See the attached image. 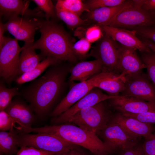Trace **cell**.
Listing matches in <instances>:
<instances>
[{
	"label": "cell",
	"mask_w": 155,
	"mask_h": 155,
	"mask_svg": "<svg viewBox=\"0 0 155 155\" xmlns=\"http://www.w3.org/2000/svg\"><path fill=\"white\" fill-rule=\"evenodd\" d=\"M67 72L63 66L52 65L23 92L24 97L37 115L43 117L48 113L63 92Z\"/></svg>",
	"instance_id": "cell-1"
},
{
	"label": "cell",
	"mask_w": 155,
	"mask_h": 155,
	"mask_svg": "<svg viewBox=\"0 0 155 155\" xmlns=\"http://www.w3.org/2000/svg\"><path fill=\"white\" fill-rule=\"evenodd\" d=\"M40 38L31 45L40 50L43 56L51 57L59 61H77L71 40L64 29L54 22L41 20L39 28Z\"/></svg>",
	"instance_id": "cell-2"
},
{
	"label": "cell",
	"mask_w": 155,
	"mask_h": 155,
	"mask_svg": "<svg viewBox=\"0 0 155 155\" xmlns=\"http://www.w3.org/2000/svg\"><path fill=\"white\" fill-rule=\"evenodd\" d=\"M27 132H43L55 135L64 140L81 146L94 155H107L111 152L106 144L96 134L69 123L28 128Z\"/></svg>",
	"instance_id": "cell-3"
},
{
	"label": "cell",
	"mask_w": 155,
	"mask_h": 155,
	"mask_svg": "<svg viewBox=\"0 0 155 155\" xmlns=\"http://www.w3.org/2000/svg\"><path fill=\"white\" fill-rule=\"evenodd\" d=\"M103 101L78 111L65 123H69L98 134L110 121L112 115Z\"/></svg>",
	"instance_id": "cell-4"
},
{
	"label": "cell",
	"mask_w": 155,
	"mask_h": 155,
	"mask_svg": "<svg viewBox=\"0 0 155 155\" xmlns=\"http://www.w3.org/2000/svg\"><path fill=\"white\" fill-rule=\"evenodd\" d=\"M18 147L30 146L59 154L78 146L67 142L50 133L39 132L31 134L20 131L17 136Z\"/></svg>",
	"instance_id": "cell-5"
},
{
	"label": "cell",
	"mask_w": 155,
	"mask_h": 155,
	"mask_svg": "<svg viewBox=\"0 0 155 155\" xmlns=\"http://www.w3.org/2000/svg\"><path fill=\"white\" fill-rule=\"evenodd\" d=\"M134 4L119 12L106 25L111 27L133 28L148 27L155 24V18L149 11L141 8L144 0H133Z\"/></svg>",
	"instance_id": "cell-6"
},
{
	"label": "cell",
	"mask_w": 155,
	"mask_h": 155,
	"mask_svg": "<svg viewBox=\"0 0 155 155\" xmlns=\"http://www.w3.org/2000/svg\"><path fill=\"white\" fill-rule=\"evenodd\" d=\"M121 45L110 36L104 34L88 56H90L101 63L102 72L117 73Z\"/></svg>",
	"instance_id": "cell-7"
},
{
	"label": "cell",
	"mask_w": 155,
	"mask_h": 155,
	"mask_svg": "<svg viewBox=\"0 0 155 155\" xmlns=\"http://www.w3.org/2000/svg\"><path fill=\"white\" fill-rule=\"evenodd\" d=\"M23 49L16 38L5 37L0 48V75L7 83L16 78L20 53Z\"/></svg>",
	"instance_id": "cell-8"
},
{
	"label": "cell",
	"mask_w": 155,
	"mask_h": 155,
	"mask_svg": "<svg viewBox=\"0 0 155 155\" xmlns=\"http://www.w3.org/2000/svg\"><path fill=\"white\" fill-rule=\"evenodd\" d=\"M125 86L120 96H131L155 104V86L142 72L124 77Z\"/></svg>",
	"instance_id": "cell-9"
},
{
	"label": "cell",
	"mask_w": 155,
	"mask_h": 155,
	"mask_svg": "<svg viewBox=\"0 0 155 155\" xmlns=\"http://www.w3.org/2000/svg\"><path fill=\"white\" fill-rule=\"evenodd\" d=\"M41 21L35 18L14 16L2 24L5 31H8L17 40L24 41V45L30 46L34 43L35 31L39 29Z\"/></svg>",
	"instance_id": "cell-10"
},
{
	"label": "cell",
	"mask_w": 155,
	"mask_h": 155,
	"mask_svg": "<svg viewBox=\"0 0 155 155\" xmlns=\"http://www.w3.org/2000/svg\"><path fill=\"white\" fill-rule=\"evenodd\" d=\"M98 134L102 138L111 153L125 150L137 145L138 139L131 136L118 124L111 121Z\"/></svg>",
	"instance_id": "cell-11"
},
{
	"label": "cell",
	"mask_w": 155,
	"mask_h": 155,
	"mask_svg": "<svg viewBox=\"0 0 155 155\" xmlns=\"http://www.w3.org/2000/svg\"><path fill=\"white\" fill-rule=\"evenodd\" d=\"M117 96L106 94L98 88H94L66 111L57 117H53L51 122L53 125L65 123L69 118L78 111L94 106L100 102L115 98Z\"/></svg>",
	"instance_id": "cell-12"
},
{
	"label": "cell",
	"mask_w": 155,
	"mask_h": 155,
	"mask_svg": "<svg viewBox=\"0 0 155 155\" xmlns=\"http://www.w3.org/2000/svg\"><path fill=\"white\" fill-rule=\"evenodd\" d=\"M98 74L86 81L80 82L72 86L66 95L53 110L50 115L53 117L59 116L94 88V84L98 78Z\"/></svg>",
	"instance_id": "cell-13"
},
{
	"label": "cell",
	"mask_w": 155,
	"mask_h": 155,
	"mask_svg": "<svg viewBox=\"0 0 155 155\" xmlns=\"http://www.w3.org/2000/svg\"><path fill=\"white\" fill-rule=\"evenodd\" d=\"M105 34L123 46L138 50L141 52H149L150 49L137 36L135 31L125 28L104 25L100 26Z\"/></svg>",
	"instance_id": "cell-14"
},
{
	"label": "cell",
	"mask_w": 155,
	"mask_h": 155,
	"mask_svg": "<svg viewBox=\"0 0 155 155\" xmlns=\"http://www.w3.org/2000/svg\"><path fill=\"white\" fill-rule=\"evenodd\" d=\"M146 66L137 56L136 50L121 45L117 73L120 77L127 76L141 73Z\"/></svg>",
	"instance_id": "cell-15"
},
{
	"label": "cell",
	"mask_w": 155,
	"mask_h": 155,
	"mask_svg": "<svg viewBox=\"0 0 155 155\" xmlns=\"http://www.w3.org/2000/svg\"><path fill=\"white\" fill-rule=\"evenodd\" d=\"M110 105L122 114L155 112V104L131 96H118L108 100Z\"/></svg>",
	"instance_id": "cell-16"
},
{
	"label": "cell",
	"mask_w": 155,
	"mask_h": 155,
	"mask_svg": "<svg viewBox=\"0 0 155 155\" xmlns=\"http://www.w3.org/2000/svg\"><path fill=\"white\" fill-rule=\"evenodd\" d=\"M109 121L118 124L129 135L137 139L141 137H147L153 132L154 129L152 124L123 116L120 113L112 115Z\"/></svg>",
	"instance_id": "cell-17"
},
{
	"label": "cell",
	"mask_w": 155,
	"mask_h": 155,
	"mask_svg": "<svg viewBox=\"0 0 155 155\" xmlns=\"http://www.w3.org/2000/svg\"><path fill=\"white\" fill-rule=\"evenodd\" d=\"M29 1L20 0H0V15L8 19L14 16L21 15L24 17L41 18L45 15L38 9L28 8Z\"/></svg>",
	"instance_id": "cell-18"
},
{
	"label": "cell",
	"mask_w": 155,
	"mask_h": 155,
	"mask_svg": "<svg viewBox=\"0 0 155 155\" xmlns=\"http://www.w3.org/2000/svg\"><path fill=\"white\" fill-rule=\"evenodd\" d=\"M16 121L22 129L31 127L35 120L33 111L29 105L19 100H12L4 110Z\"/></svg>",
	"instance_id": "cell-19"
},
{
	"label": "cell",
	"mask_w": 155,
	"mask_h": 155,
	"mask_svg": "<svg viewBox=\"0 0 155 155\" xmlns=\"http://www.w3.org/2000/svg\"><path fill=\"white\" fill-rule=\"evenodd\" d=\"M133 0H125L122 4L116 6L100 8L87 12L86 19L96 23L100 26L106 25L119 12L132 6Z\"/></svg>",
	"instance_id": "cell-20"
},
{
	"label": "cell",
	"mask_w": 155,
	"mask_h": 155,
	"mask_svg": "<svg viewBox=\"0 0 155 155\" xmlns=\"http://www.w3.org/2000/svg\"><path fill=\"white\" fill-rule=\"evenodd\" d=\"M102 68L101 62L96 59L79 62L71 69L69 81H86L102 72Z\"/></svg>",
	"instance_id": "cell-21"
},
{
	"label": "cell",
	"mask_w": 155,
	"mask_h": 155,
	"mask_svg": "<svg viewBox=\"0 0 155 155\" xmlns=\"http://www.w3.org/2000/svg\"><path fill=\"white\" fill-rule=\"evenodd\" d=\"M125 83L124 77L116 73L101 72L94 84V87L103 90L110 95L119 96L123 90Z\"/></svg>",
	"instance_id": "cell-22"
},
{
	"label": "cell",
	"mask_w": 155,
	"mask_h": 155,
	"mask_svg": "<svg viewBox=\"0 0 155 155\" xmlns=\"http://www.w3.org/2000/svg\"><path fill=\"white\" fill-rule=\"evenodd\" d=\"M20 55L16 78L35 68L44 57L37 54L31 45L22 47Z\"/></svg>",
	"instance_id": "cell-23"
},
{
	"label": "cell",
	"mask_w": 155,
	"mask_h": 155,
	"mask_svg": "<svg viewBox=\"0 0 155 155\" xmlns=\"http://www.w3.org/2000/svg\"><path fill=\"white\" fill-rule=\"evenodd\" d=\"M59 61L53 57H47L33 69L16 78L14 80L15 82L17 84L20 85L33 80L49 66L57 64Z\"/></svg>",
	"instance_id": "cell-24"
},
{
	"label": "cell",
	"mask_w": 155,
	"mask_h": 155,
	"mask_svg": "<svg viewBox=\"0 0 155 155\" xmlns=\"http://www.w3.org/2000/svg\"><path fill=\"white\" fill-rule=\"evenodd\" d=\"M20 130L13 129L9 132L1 131L0 132V154L7 155L16 154L18 149L17 136Z\"/></svg>",
	"instance_id": "cell-25"
},
{
	"label": "cell",
	"mask_w": 155,
	"mask_h": 155,
	"mask_svg": "<svg viewBox=\"0 0 155 155\" xmlns=\"http://www.w3.org/2000/svg\"><path fill=\"white\" fill-rule=\"evenodd\" d=\"M56 15L71 28H74L87 24L88 21L83 20L77 14L71 12L55 8Z\"/></svg>",
	"instance_id": "cell-26"
},
{
	"label": "cell",
	"mask_w": 155,
	"mask_h": 155,
	"mask_svg": "<svg viewBox=\"0 0 155 155\" xmlns=\"http://www.w3.org/2000/svg\"><path fill=\"white\" fill-rule=\"evenodd\" d=\"M55 7L71 12L79 16L84 11H90L86 4L80 0H58Z\"/></svg>",
	"instance_id": "cell-27"
},
{
	"label": "cell",
	"mask_w": 155,
	"mask_h": 155,
	"mask_svg": "<svg viewBox=\"0 0 155 155\" xmlns=\"http://www.w3.org/2000/svg\"><path fill=\"white\" fill-rule=\"evenodd\" d=\"M16 87L7 88L1 83L0 86V111L4 110L12 101V98L20 94Z\"/></svg>",
	"instance_id": "cell-28"
},
{
	"label": "cell",
	"mask_w": 155,
	"mask_h": 155,
	"mask_svg": "<svg viewBox=\"0 0 155 155\" xmlns=\"http://www.w3.org/2000/svg\"><path fill=\"white\" fill-rule=\"evenodd\" d=\"M142 61L146 66L148 78L155 86V53L142 52Z\"/></svg>",
	"instance_id": "cell-29"
},
{
	"label": "cell",
	"mask_w": 155,
	"mask_h": 155,
	"mask_svg": "<svg viewBox=\"0 0 155 155\" xmlns=\"http://www.w3.org/2000/svg\"><path fill=\"white\" fill-rule=\"evenodd\" d=\"M125 0H90L85 3L90 11L102 7L116 6L122 4Z\"/></svg>",
	"instance_id": "cell-30"
},
{
	"label": "cell",
	"mask_w": 155,
	"mask_h": 155,
	"mask_svg": "<svg viewBox=\"0 0 155 155\" xmlns=\"http://www.w3.org/2000/svg\"><path fill=\"white\" fill-rule=\"evenodd\" d=\"M17 123L4 110L0 111V129L1 131H6L13 129L14 127L20 130H22L20 127H17L15 125Z\"/></svg>",
	"instance_id": "cell-31"
},
{
	"label": "cell",
	"mask_w": 155,
	"mask_h": 155,
	"mask_svg": "<svg viewBox=\"0 0 155 155\" xmlns=\"http://www.w3.org/2000/svg\"><path fill=\"white\" fill-rule=\"evenodd\" d=\"M91 43L85 37H83L73 44V51L78 57L87 56L91 48Z\"/></svg>",
	"instance_id": "cell-32"
},
{
	"label": "cell",
	"mask_w": 155,
	"mask_h": 155,
	"mask_svg": "<svg viewBox=\"0 0 155 155\" xmlns=\"http://www.w3.org/2000/svg\"><path fill=\"white\" fill-rule=\"evenodd\" d=\"M38 6V8L45 13L46 20H49L51 18H54L55 14L54 6L52 1L50 0H32Z\"/></svg>",
	"instance_id": "cell-33"
},
{
	"label": "cell",
	"mask_w": 155,
	"mask_h": 155,
	"mask_svg": "<svg viewBox=\"0 0 155 155\" xmlns=\"http://www.w3.org/2000/svg\"><path fill=\"white\" fill-rule=\"evenodd\" d=\"M101 27L95 24L87 29L85 32V38L91 43L99 40L104 34Z\"/></svg>",
	"instance_id": "cell-34"
},
{
	"label": "cell",
	"mask_w": 155,
	"mask_h": 155,
	"mask_svg": "<svg viewBox=\"0 0 155 155\" xmlns=\"http://www.w3.org/2000/svg\"><path fill=\"white\" fill-rule=\"evenodd\" d=\"M137 35L142 38L151 40L155 43V26L153 25L148 27H138L134 28Z\"/></svg>",
	"instance_id": "cell-35"
},
{
	"label": "cell",
	"mask_w": 155,
	"mask_h": 155,
	"mask_svg": "<svg viewBox=\"0 0 155 155\" xmlns=\"http://www.w3.org/2000/svg\"><path fill=\"white\" fill-rule=\"evenodd\" d=\"M56 154H57L32 147L22 146L20 147L16 155H54Z\"/></svg>",
	"instance_id": "cell-36"
},
{
	"label": "cell",
	"mask_w": 155,
	"mask_h": 155,
	"mask_svg": "<svg viewBox=\"0 0 155 155\" xmlns=\"http://www.w3.org/2000/svg\"><path fill=\"white\" fill-rule=\"evenodd\" d=\"M122 114L125 116L135 119L143 123L152 124H155V112H146L136 114Z\"/></svg>",
	"instance_id": "cell-37"
},
{
	"label": "cell",
	"mask_w": 155,
	"mask_h": 155,
	"mask_svg": "<svg viewBox=\"0 0 155 155\" xmlns=\"http://www.w3.org/2000/svg\"><path fill=\"white\" fill-rule=\"evenodd\" d=\"M142 145L145 155H155V131L144 138Z\"/></svg>",
	"instance_id": "cell-38"
},
{
	"label": "cell",
	"mask_w": 155,
	"mask_h": 155,
	"mask_svg": "<svg viewBox=\"0 0 155 155\" xmlns=\"http://www.w3.org/2000/svg\"><path fill=\"white\" fill-rule=\"evenodd\" d=\"M122 152L120 155H145L142 145H137Z\"/></svg>",
	"instance_id": "cell-39"
},
{
	"label": "cell",
	"mask_w": 155,
	"mask_h": 155,
	"mask_svg": "<svg viewBox=\"0 0 155 155\" xmlns=\"http://www.w3.org/2000/svg\"><path fill=\"white\" fill-rule=\"evenodd\" d=\"M142 8L146 11H155V0H144Z\"/></svg>",
	"instance_id": "cell-40"
},
{
	"label": "cell",
	"mask_w": 155,
	"mask_h": 155,
	"mask_svg": "<svg viewBox=\"0 0 155 155\" xmlns=\"http://www.w3.org/2000/svg\"><path fill=\"white\" fill-rule=\"evenodd\" d=\"M56 155H87L78 149L77 146L66 152L57 154Z\"/></svg>",
	"instance_id": "cell-41"
},
{
	"label": "cell",
	"mask_w": 155,
	"mask_h": 155,
	"mask_svg": "<svg viewBox=\"0 0 155 155\" xmlns=\"http://www.w3.org/2000/svg\"><path fill=\"white\" fill-rule=\"evenodd\" d=\"M141 40L150 49L155 53V43L151 40L141 37Z\"/></svg>",
	"instance_id": "cell-42"
},
{
	"label": "cell",
	"mask_w": 155,
	"mask_h": 155,
	"mask_svg": "<svg viewBox=\"0 0 155 155\" xmlns=\"http://www.w3.org/2000/svg\"><path fill=\"white\" fill-rule=\"evenodd\" d=\"M5 31L1 22H0V48L2 46L5 37L3 36L4 32Z\"/></svg>",
	"instance_id": "cell-43"
},
{
	"label": "cell",
	"mask_w": 155,
	"mask_h": 155,
	"mask_svg": "<svg viewBox=\"0 0 155 155\" xmlns=\"http://www.w3.org/2000/svg\"><path fill=\"white\" fill-rule=\"evenodd\" d=\"M155 18V11L150 12Z\"/></svg>",
	"instance_id": "cell-44"
},
{
	"label": "cell",
	"mask_w": 155,
	"mask_h": 155,
	"mask_svg": "<svg viewBox=\"0 0 155 155\" xmlns=\"http://www.w3.org/2000/svg\"><path fill=\"white\" fill-rule=\"evenodd\" d=\"M56 154H55V155H56Z\"/></svg>",
	"instance_id": "cell-45"
}]
</instances>
